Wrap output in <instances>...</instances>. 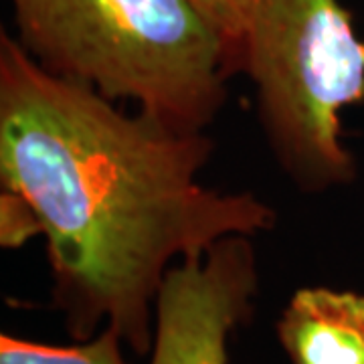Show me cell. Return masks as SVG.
Here are the masks:
<instances>
[{
	"mask_svg": "<svg viewBox=\"0 0 364 364\" xmlns=\"http://www.w3.org/2000/svg\"><path fill=\"white\" fill-rule=\"evenodd\" d=\"M193 2L217 25V28L225 35V39L229 41L239 69V21H237L235 0H193Z\"/></svg>",
	"mask_w": 364,
	"mask_h": 364,
	"instance_id": "obj_7",
	"label": "cell"
},
{
	"mask_svg": "<svg viewBox=\"0 0 364 364\" xmlns=\"http://www.w3.org/2000/svg\"><path fill=\"white\" fill-rule=\"evenodd\" d=\"M210 154L205 132L126 114L0 35L2 186L47 237L53 298L73 338L105 322L146 354L172 261L273 229L277 213L259 196L198 182Z\"/></svg>",
	"mask_w": 364,
	"mask_h": 364,
	"instance_id": "obj_1",
	"label": "cell"
},
{
	"mask_svg": "<svg viewBox=\"0 0 364 364\" xmlns=\"http://www.w3.org/2000/svg\"><path fill=\"white\" fill-rule=\"evenodd\" d=\"M277 336L294 364H364V294L298 289Z\"/></svg>",
	"mask_w": 364,
	"mask_h": 364,
	"instance_id": "obj_5",
	"label": "cell"
},
{
	"mask_svg": "<svg viewBox=\"0 0 364 364\" xmlns=\"http://www.w3.org/2000/svg\"><path fill=\"white\" fill-rule=\"evenodd\" d=\"M257 261L247 235H231L172 265L154 304L150 364H227V340L253 312Z\"/></svg>",
	"mask_w": 364,
	"mask_h": 364,
	"instance_id": "obj_4",
	"label": "cell"
},
{
	"mask_svg": "<svg viewBox=\"0 0 364 364\" xmlns=\"http://www.w3.org/2000/svg\"><path fill=\"white\" fill-rule=\"evenodd\" d=\"M239 71L255 90L267 142L306 193L354 181L342 109L364 102V41L338 0H235Z\"/></svg>",
	"mask_w": 364,
	"mask_h": 364,
	"instance_id": "obj_3",
	"label": "cell"
},
{
	"mask_svg": "<svg viewBox=\"0 0 364 364\" xmlns=\"http://www.w3.org/2000/svg\"><path fill=\"white\" fill-rule=\"evenodd\" d=\"M122 336L105 330L77 346H49L31 340L0 336V364H126L122 356Z\"/></svg>",
	"mask_w": 364,
	"mask_h": 364,
	"instance_id": "obj_6",
	"label": "cell"
},
{
	"mask_svg": "<svg viewBox=\"0 0 364 364\" xmlns=\"http://www.w3.org/2000/svg\"><path fill=\"white\" fill-rule=\"evenodd\" d=\"M18 43L53 75L130 100L178 132L227 102L233 49L193 0H11Z\"/></svg>",
	"mask_w": 364,
	"mask_h": 364,
	"instance_id": "obj_2",
	"label": "cell"
}]
</instances>
